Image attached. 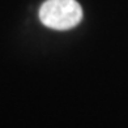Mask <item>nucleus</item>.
<instances>
[{
  "instance_id": "f257e3e1",
  "label": "nucleus",
  "mask_w": 128,
  "mask_h": 128,
  "mask_svg": "<svg viewBox=\"0 0 128 128\" xmlns=\"http://www.w3.org/2000/svg\"><path fill=\"white\" fill-rule=\"evenodd\" d=\"M39 20L54 30H69L82 20V8L76 0H46L39 8Z\"/></svg>"
}]
</instances>
